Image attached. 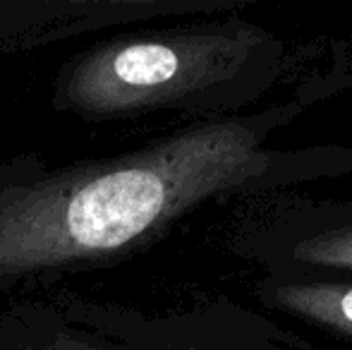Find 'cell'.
Instances as JSON below:
<instances>
[{
  "label": "cell",
  "instance_id": "cell-2",
  "mask_svg": "<svg viewBox=\"0 0 352 350\" xmlns=\"http://www.w3.org/2000/svg\"><path fill=\"white\" fill-rule=\"evenodd\" d=\"M285 41L240 17L122 34L72 56L53 82V106L82 120L156 111L226 118L280 82Z\"/></svg>",
  "mask_w": 352,
  "mask_h": 350
},
{
  "label": "cell",
  "instance_id": "cell-4",
  "mask_svg": "<svg viewBox=\"0 0 352 350\" xmlns=\"http://www.w3.org/2000/svg\"><path fill=\"white\" fill-rule=\"evenodd\" d=\"M254 211L235 228V248L269 274H352V204L274 199Z\"/></svg>",
  "mask_w": 352,
  "mask_h": 350
},
{
  "label": "cell",
  "instance_id": "cell-5",
  "mask_svg": "<svg viewBox=\"0 0 352 350\" xmlns=\"http://www.w3.org/2000/svg\"><path fill=\"white\" fill-rule=\"evenodd\" d=\"M256 295L271 309L352 341V281L319 278L311 274H269L259 281Z\"/></svg>",
  "mask_w": 352,
  "mask_h": 350
},
{
  "label": "cell",
  "instance_id": "cell-1",
  "mask_svg": "<svg viewBox=\"0 0 352 350\" xmlns=\"http://www.w3.org/2000/svg\"><path fill=\"white\" fill-rule=\"evenodd\" d=\"M336 87V75H319L264 111L199 120L106 159L58 168L36 154L3 161L0 290L118 262L206 201L352 175V146L269 144Z\"/></svg>",
  "mask_w": 352,
  "mask_h": 350
},
{
  "label": "cell",
  "instance_id": "cell-3",
  "mask_svg": "<svg viewBox=\"0 0 352 350\" xmlns=\"http://www.w3.org/2000/svg\"><path fill=\"white\" fill-rule=\"evenodd\" d=\"M0 350H290V343L271 322L226 303L146 314L53 298L0 312Z\"/></svg>",
  "mask_w": 352,
  "mask_h": 350
}]
</instances>
